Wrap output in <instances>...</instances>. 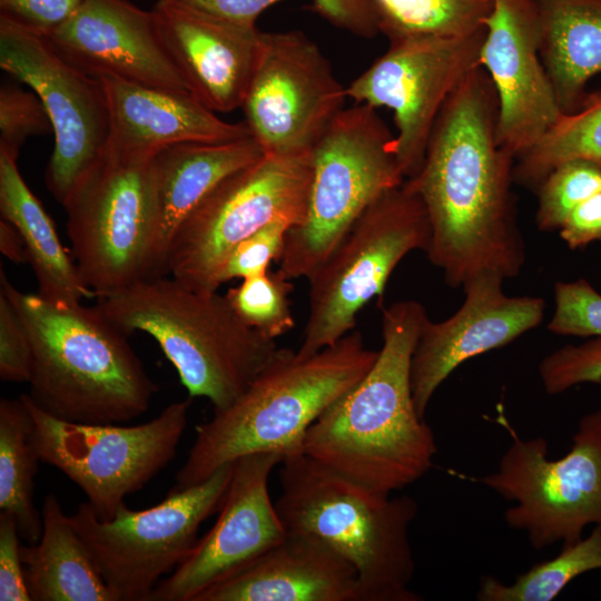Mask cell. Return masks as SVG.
I'll return each instance as SVG.
<instances>
[{"instance_id": "6da1fadb", "label": "cell", "mask_w": 601, "mask_h": 601, "mask_svg": "<svg viewBox=\"0 0 601 601\" xmlns=\"http://www.w3.org/2000/svg\"><path fill=\"white\" fill-rule=\"evenodd\" d=\"M497 114L495 89L479 66L442 108L420 171L404 180L427 210L425 253L452 287L483 274L510 278L524 264L511 191L515 157L497 141Z\"/></svg>"}, {"instance_id": "7a4b0ae2", "label": "cell", "mask_w": 601, "mask_h": 601, "mask_svg": "<svg viewBox=\"0 0 601 601\" xmlns=\"http://www.w3.org/2000/svg\"><path fill=\"white\" fill-rule=\"evenodd\" d=\"M426 318L414 299L382 307L383 345L375 363L311 425L305 454L385 494L430 471L436 441L417 414L411 385L412 356Z\"/></svg>"}, {"instance_id": "3957f363", "label": "cell", "mask_w": 601, "mask_h": 601, "mask_svg": "<svg viewBox=\"0 0 601 601\" xmlns=\"http://www.w3.org/2000/svg\"><path fill=\"white\" fill-rule=\"evenodd\" d=\"M0 290L22 316L32 345L28 395L73 423L116 424L148 411L156 383L127 334L97 307L17 289L0 270Z\"/></svg>"}, {"instance_id": "277c9868", "label": "cell", "mask_w": 601, "mask_h": 601, "mask_svg": "<svg viewBox=\"0 0 601 601\" xmlns=\"http://www.w3.org/2000/svg\"><path fill=\"white\" fill-rule=\"evenodd\" d=\"M377 355L365 347L359 331L307 356L280 348L234 403L196 426L195 442L173 489L201 483L247 454L274 452L286 457L304 452L311 425L362 380Z\"/></svg>"}, {"instance_id": "5b68a950", "label": "cell", "mask_w": 601, "mask_h": 601, "mask_svg": "<svg viewBox=\"0 0 601 601\" xmlns=\"http://www.w3.org/2000/svg\"><path fill=\"white\" fill-rule=\"evenodd\" d=\"M96 306L127 335H150L189 397H206L214 411L234 403L280 349L245 324L225 295L190 289L167 275L98 297Z\"/></svg>"}, {"instance_id": "8992f818", "label": "cell", "mask_w": 601, "mask_h": 601, "mask_svg": "<svg viewBox=\"0 0 601 601\" xmlns=\"http://www.w3.org/2000/svg\"><path fill=\"white\" fill-rule=\"evenodd\" d=\"M280 464L275 506L287 532L318 538L346 559L357 572L362 601L422 600L410 589V529L418 511L413 497L374 491L304 452Z\"/></svg>"}, {"instance_id": "52a82bcc", "label": "cell", "mask_w": 601, "mask_h": 601, "mask_svg": "<svg viewBox=\"0 0 601 601\" xmlns=\"http://www.w3.org/2000/svg\"><path fill=\"white\" fill-rule=\"evenodd\" d=\"M155 155L108 142L62 204L72 258L96 297L151 276Z\"/></svg>"}, {"instance_id": "ba28073f", "label": "cell", "mask_w": 601, "mask_h": 601, "mask_svg": "<svg viewBox=\"0 0 601 601\" xmlns=\"http://www.w3.org/2000/svg\"><path fill=\"white\" fill-rule=\"evenodd\" d=\"M393 138L376 108L367 104L337 115L312 151L306 215L287 231L277 260L283 277L308 278L365 209L403 184Z\"/></svg>"}, {"instance_id": "9c48e42d", "label": "cell", "mask_w": 601, "mask_h": 601, "mask_svg": "<svg viewBox=\"0 0 601 601\" xmlns=\"http://www.w3.org/2000/svg\"><path fill=\"white\" fill-rule=\"evenodd\" d=\"M427 210L405 181L375 199L311 274L308 315L297 354L312 355L354 329L359 311L411 252H426Z\"/></svg>"}, {"instance_id": "30bf717a", "label": "cell", "mask_w": 601, "mask_h": 601, "mask_svg": "<svg viewBox=\"0 0 601 601\" xmlns=\"http://www.w3.org/2000/svg\"><path fill=\"white\" fill-rule=\"evenodd\" d=\"M312 152L267 155L221 180L178 228L165 274L198 292H216L231 250L276 219L292 227L306 215Z\"/></svg>"}, {"instance_id": "8fae6325", "label": "cell", "mask_w": 601, "mask_h": 601, "mask_svg": "<svg viewBox=\"0 0 601 601\" xmlns=\"http://www.w3.org/2000/svg\"><path fill=\"white\" fill-rule=\"evenodd\" d=\"M502 424L511 445L497 470L479 481L515 503L504 513L509 528L541 550L575 543L587 525L601 526V410L581 418L571 450L558 460L548 459L542 436L523 440Z\"/></svg>"}, {"instance_id": "7c38bea8", "label": "cell", "mask_w": 601, "mask_h": 601, "mask_svg": "<svg viewBox=\"0 0 601 601\" xmlns=\"http://www.w3.org/2000/svg\"><path fill=\"white\" fill-rule=\"evenodd\" d=\"M20 396L33 420L41 462L77 484L102 521L175 457L191 404V397L173 402L148 422L122 426L67 422L41 410L28 393Z\"/></svg>"}, {"instance_id": "4fadbf2b", "label": "cell", "mask_w": 601, "mask_h": 601, "mask_svg": "<svg viewBox=\"0 0 601 601\" xmlns=\"http://www.w3.org/2000/svg\"><path fill=\"white\" fill-rule=\"evenodd\" d=\"M233 463L201 483L171 489L146 510L134 511L124 503L111 520L102 521L83 502L69 516L116 601H149L159 579L185 560L198 541L200 524L224 502Z\"/></svg>"}, {"instance_id": "5bb4252c", "label": "cell", "mask_w": 601, "mask_h": 601, "mask_svg": "<svg viewBox=\"0 0 601 601\" xmlns=\"http://www.w3.org/2000/svg\"><path fill=\"white\" fill-rule=\"evenodd\" d=\"M0 67L28 85L50 118L55 148L46 186L61 205L109 141L105 86L70 62L48 36L0 16Z\"/></svg>"}, {"instance_id": "9a60e30c", "label": "cell", "mask_w": 601, "mask_h": 601, "mask_svg": "<svg viewBox=\"0 0 601 601\" xmlns=\"http://www.w3.org/2000/svg\"><path fill=\"white\" fill-rule=\"evenodd\" d=\"M485 27L456 37H411L390 41L347 87V98L394 112L392 151L408 179L421 169L435 121L464 78L480 65Z\"/></svg>"}, {"instance_id": "2e32d148", "label": "cell", "mask_w": 601, "mask_h": 601, "mask_svg": "<svg viewBox=\"0 0 601 601\" xmlns=\"http://www.w3.org/2000/svg\"><path fill=\"white\" fill-rule=\"evenodd\" d=\"M347 98L318 46L298 30L263 32L242 104L245 124L267 155L312 152Z\"/></svg>"}, {"instance_id": "e0dca14e", "label": "cell", "mask_w": 601, "mask_h": 601, "mask_svg": "<svg viewBox=\"0 0 601 601\" xmlns=\"http://www.w3.org/2000/svg\"><path fill=\"white\" fill-rule=\"evenodd\" d=\"M283 459L278 453L258 452L234 461L215 524L156 585L149 601H195L287 535L268 492L269 475Z\"/></svg>"}, {"instance_id": "ac0fdd59", "label": "cell", "mask_w": 601, "mask_h": 601, "mask_svg": "<svg viewBox=\"0 0 601 601\" xmlns=\"http://www.w3.org/2000/svg\"><path fill=\"white\" fill-rule=\"evenodd\" d=\"M480 65L495 89L497 141L515 159L534 146L563 114L540 52L532 0H493Z\"/></svg>"}, {"instance_id": "d6986e66", "label": "cell", "mask_w": 601, "mask_h": 601, "mask_svg": "<svg viewBox=\"0 0 601 601\" xmlns=\"http://www.w3.org/2000/svg\"><path fill=\"white\" fill-rule=\"evenodd\" d=\"M503 280L492 274L476 276L462 286L465 299L453 316L439 323L425 319L411 363L413 401L422 418L439 386L459 365L511 343L543 319V298L506 296Z\"/></svg>"}, {"instance_id": "ffe728a7", "label": "cell", "mask_w": 601, "mask_h": 601, "mask_svg": "<svg viewBox=\"0 0 601 601\" xmlns=\"http://www.w3.org/2000/svg\"><path fill=\"white\" fill-rule=\"evenodd\" d=\"M48 37L92 77L193 93L165 46L154 11L129 0H83Z\"/></svg>"}, {"instance_id": "44dd1931", "label": "cell", "mask_w": 601, "mask_h": 601, "mask_svg": "<svg viewBox=\"0 0 601 601\" xmlns=\"http://www.w3.org/2000/svg\"><path fill=\"white\" fill-rule=\"evenodd\" d=\"M151 10L165 46L194 96L215 112L240 108L256 66L262 31L183 0H157Z\"/></svg>"}, {"instance_id": "7402d4cb", "label": "cell", "mask_w": 601, "mask_h": 601, "mask_svg": "<svg viewBox=\"0 0 601 601\" xmlns=\"http://www.w3.org/2000/svg\"><path fill=\"white\" fill-rule=\"evenodd\" d=\"M195 601H362L354 566L318 538L287 532Z\"/></svg>"}, {"instance_id": "603a6c76", "label": "cell", "mask_w": 601, "mask_h": 601, "mask_svg": "<svg viewBox=\"0 0 601 601\" xmlns=\"http://www.w3.org/2000/svg\"><path fill=\"white\" fill-rule=\"evenodd\" d=\"M106 89L109 144L157 152L185 142H226L249 137L246 124L227 122L190 92L99 78Z\"/></svg>"}, {"instance_id": "cb8c5ba5", "label": "cell", "mask_w": 601, "mask_h": 601, "mask_svg": "<svg viewBox=\"0 0 601 601\" xmlns=\"http://www.w3.org/2000/svg\"><path fill=\"white\" fill-rule=\"evenodd\" d=\"M265 155L253 136L226 142H185L154 158L156 229L151 276H164L171 242L185 219L226 177Z\"/></svg>"}, {"instance_id": "d4e9b609", "label": "cell", "mask_w": 601, "mask_h": 601, "mask_svg": "<svg viewBox=\"0 0 601 601\" xmlns=\"http://www.w3.org/2000/svg\"><path fill=\"white\" fill-rule=\"evenodd\" d=\"M540 52L563 114L577 111L601 75V0H532Z\"/></svg>"}, {"instance_id": "484cf974", "label": "cell", "mask_w": 601, "mask_h": 601, "mask_svg": "<svg viewBox=\"0 0 601 601\" xmlns=\"http://www.w3.org/2000/svg\"><path fill=\"white\" fill-rule=\"evenodd\" d=\"M41 515L40 540L21 545L31 600L116 601L90 549L53 493L46 496Z\"/></svg>"}, {"instance_id": "4316f807", "label": "cell", "mask_w": 601, "mask_h": 601, "mask_svg": "<svg viewBox=\"0 0 601 601\" xmlns=\"http://www.w3.org/2000/svg\"><path fill=\"white\" fill-rule=\"evenodd\" d=\"M0 211L20 233L28 264L47 299L79 303L96 297L65 249L51 217L22 178L17 159L0 151Z\"/></svg>"}, {"instance_id": "83f0119b", "label": "cell", "mask_w": 601, "mask_h": 601, "mask_svg": "<svg viewBox=\"0 0 601 601\" xmlns=\"http://www.w3.org/2000/svg\"><path fill=\"white\" fill-rule=\"evenodd\" d=\"M40 456L33 420L21 396L0 401V511L17 522L20 536L37 543L42 515L33 502L35 476Z\"/></svg>"}, {"instance_id": "f1b7e54d", "label": "cell", "mask_w": 601, "mask_h": 601, "mask_svg": "<svg viewBox=\"0 0 601 601\" xmlns=\"http://www.w3.org/2000/svg\"><path fill=\"white\" fill-rule=\"evenodd\" d=\"M575 159L601 167V92L589 93L577 111L562 114L534 146L518 157L513 180L538 188L551 170Z\"/></svg>"}, {"instance_id": "f546056e", "label": "cell", "mask_w": 601, "mask_h": 601, "mask_svg": "<svg viewBox=\"0 0 601 601\" xmlns=\"http://www.w3.org/2000/svg\"><path fill=\"white\" fill-rule=\"evenodd\" d=\"M380 32L390 41L456 37L484 28L493 0H370Z\"/></svg>"}, {"instance_id": "4dcf8cb0", "label": "cell", "mask_w": 601, "mask_h": 601, "mask_svg": "<svg viewBox=\"0 0 601 601\" xmlns=\"http://www.w3.org/2000/svg\"><path fill=\"white\" fill-rule=\"evenodd\" d=\"M601 569V526L575 543L562 545L555 558L540 562L504 584L482 577L476 593L480 601H551L577 577Z\"/></svg>"}, {"instance_id": "1f68e13d", "label": "cell", "mask_w": 601, "mask_h": 601, "mask_svg": "<svg viewBox=\"0 0 601 601\" xmlns=\"http://www.w3.org/2000/svg\"><path fill=\"white\" fill-rule=\"evenodd\" d=\"M293 289L292 280L267 270L242 279L225 296L245 324L276 339L295 326L289 299Z\"/></svg>"}, {"instance_id": "d6a6232c", "label": "cell", "mask_w": 601, "mask_h": 601, "mask_svg": "<svg viewBox=\"0 0 601 601\" xmlns=\"http://www.w3.org/2000/svg\"><path fill=\"white\" fill-rule=\"evenodd\" d=\"M200 10L245 27H256L257 18L282 0H183ZM312 9L334 26L361 37L380 32L370 0H313Z\"/></svg>"}, {"instance_id": "836d02e7", "label": "cell", "mask_w": 601, "mask_h": 601, "mask_svg": "<svg viewBox=\"0 0 601 601\" xmlns=\"http://www.w3.org/2000/svg\"><path fill=\"white\" fill-rule=\"evenodd\" d=\"M600 190V166L581 159L559 165L538 186V227L559 229L579 204Z\"/></svg>"}, {"instance_id": "e575fe53", "label": "cell", "mask_w": 601, "mask_h": 601, "mask_svg": "<svg viewBox=\"0 0 601 601\" xmlns=\"http://www.w3.org/2000/svg\"><path fill=\"white\" fill-rule=\"evenodd\" d=\"M52 131L50 118L40 98L12 85L0 89V151L18 158L24 141Z\"/></svg>"}, {"instance_id": "d590c367", "label": "cell", "mask_w": 601, "mask_h": 601, "mask_svg": "<svg viewBox=\"0 0 601 601\" xmlns=\"http://www.w3.org/2000/svg\"><path fill=\"white\" fill-rule=\"evenodd\" d=\"M539 374L551 395L582 383L601 384V337L554 351L541 361Z\"/></svg>"}, {"instance_id": "8d00e7d4", "label": "cell", "mask_w": 601, "mask_h": 601, "mask_svg": "<svg viewBox=\"0 0 601 601\" xmlns=\"http://www.w3.org/2000/svg\"><path fill=\"white\" fill-rule=\"evenodd\" d=\"M555 311L548 324L559 335L601 337V295L585 279L559 282Z\"/></svg>"}, {"instance_id": "74e56055", "label": "cell", "mask_w": 601, "mask_h": 601, "mask_svg": "<svg viewBox=\"0 0 601 601\" xmlns=\"http://www.w3.org/2000/svg\"><path fill=\"white\" fill-rule=\"evenodd\" d=\"M289 228L290 223L276 219L242 240L224 263L219 285L267 272L272 260H278Z\"/></svg>"}, {"instance_id": "f35d334b", "label": "cell", "mask_w": 601, "mask_h": 601, "mask_svg": "<svg viewBox=\"0 0 601 601\" xmlns=\"http://www.w3.org/2000/svg\"><path fill=\"white\" fill-rule=\"evenodd\" d=\"M32 345L27 325L13 302L0 290V377L29 383Z\"/></svg>"}, {"instance_id": "ab89813d", "label": "cell", "mask_w": 601, "mask_h": 601, "mask_svg": "<svg viewBox=\"0 0 601 601\" xmlns=\"http://www.w3.org/2000/svg\"><path fill=\"white\" fill-rule=\"evenodd\" d=\"M83 0H0V16L45 36L67 21Z\"/></svg>"}, {"instance_id": "60d3db41", "label": "cell", "mask_w": 601, "mask_h": 601, "mask_svg": "<svg viewBox=\"0 0 601 601\" xmlns=\"http://www.w3.org/2000/svg\"><path fill=\"white\" fill-rule=\"evenodd\" d=\"M20 533L14 519L0 513V600L32 601L21 555Z\"/></svg>"}, {"instance_id": "b9f144b4", "label": "cell", "mask_w": 601, "mask_h": 601, "mask_svg": "<svg viewBox=\"0 0 601 601\" xmlns=\"http://www.w3.org/2000/svg\"><path fill=\"white\" fill-rule=\"evenodd\" d=\"M559 234L571 249L601 240V190L583 200L566 216Z\"/></svg>"}, {"instance_id": "7bdbcfd3", "label": "cell", "mask_w": 601, "mask_h": 601, "mask_svg": "<svg viewBox=\"0 0 601 601\" xmlns=\"http://www.w3.org/2000/svg\"><path fill=\"white\" fill-rule=\"evenodd\" d=\"M0 250L12 263H28L26 246L20 233L9 221H0Z\"/></svg>"}]
</instances>
